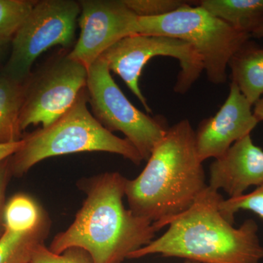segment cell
I'll return each mask as SVG.
<instances>
[{
  "mask_svg": "<svg viewBox=\"0 0 263 263\" xmlns=\"http://www.w3.org/2000/svg\"><path fill=\"white\" fill-rule=\"evenodd\" d=\"M147 161L138 177L127 180L125 197L132 212L157 232L188 210L209 186L190 121L169 127Z\"/></svg>",
  "mask_w": 263,
  "mask_h": 263,
  "instance_id": "7a4b0ae2",
  "label": "cell"
},
{
  "mask_svg": "<svg viewBox=\"0 0 263 263\" xmlns=\"http://www.w3.org/2000/svg\"><path fill=\"white\" fill-rule=\"evenodd\" d=\"M127 180L118 172L81 180L84 203L72 224L55 235L48 249L60 254L79 248L93 263H122L155 239L153 224L124 206Z\"/></svg>",
  "mask_w": 263,
  "mask_h": 263,
  "instance_id": "6da1fadb",
  "label": "cell"
},
{
  "mask_svg": "<svg viewBox=\"0 0 263 263\" xmlns=\"http://www.w3.org/2000/svg\"><path fill=\"white\" fill-rule=\"evenodd\" d=\"M37 1L0 0V41H10Z\"/></svg>",
  "mask_w": 263,
  "mask_h": 263,
  "instance_id": "ac0fdd59",
  "label": "cell"
},
{
  "mask_svg": "<svg viewBox=\"0 0 263 263\" xmlns=\"http://www.w3.org/2000/svg\"><path fill=\"white\" fill-rule=\"evenodd\" d=\"M251 37L263 38V24L251 34Z\"/></svg>",
  "mask_w": 263,
  "mask_h": 263,
  "instance_id": "484cf974",
  "label": "cell"
},
{
  "mask_svg": "<svg viewBox=\"0 0 263 263\" xmlns=\"http://www.w3.org/2000/svg\"><path fill=\"white\" fill-rule=\"evenodd\" d=\"M232 82L253 106L263 95V48L246 43L229 62Z\"/></svg>",
  "mask_w": 263,
  "mask_h": 263,
  "instance_id": "4fadbf2b",
  "label": "cell"
},
{
  "mask_svg": "<svg viewBox=\"0 0 263 263\" xmlns=\"http://www.w3.org/2000/svg\"><path fill=\"white\" fill-rule=\"evenodd\" d=\"M219 210L231 224H234L235 214L240 210L250 211L263 219V183L252 193L228 200L223 199L219 203Z\"/></svg>",
  "mask_w": 263,
  "mask_h": 263,
  "instance_id": "d6986e66",
  "label": "cell"
},
{
  "mask_svg": "<svg viewBox=\"0 0 263 263\" xmlns=\"http://www.w3.org/2000/svg\"><path fill=\"white\" fill-rule=\"evenodd\" d=\"M80 12L79 2L73 0L37 1L12 38L9 58L0 72L23 83L45 51L55 46H72Z\"/></svg>",
  "mask_w": 263,
  "mask_h": 263,
  "instance_id": "8992f818",
  "label": "cell"
},
{
  "mask_svg": "<svg viewBox=\"0 0 263 263\" xmlns=\"http://www.w3.org/2000/svg\"><path fill=\"white\" fill-rule=\"evenodd\" d=\"M252 107L231 82L229 95L219 111L202 120L195 131L197 155L202 162L222 157L235 142L251 135L259 123Z\"/></svg>",
  "mask_w": 263,
  "mask_h": 263,
  "instance_id": "8fae6325",
  "label": "cell"
},
{
  "mask_svg": "<svg viewBox=\"0 0 263 263\" xmlns=\"http://www.w3.org/2000/svg\"><path fill=\"white\" fill-rule=\"evenodd\" d=\"M25 81L12 80L0 72V144L21 141L20 115Z\"/></svg>",
  "mask_w": 263,
  "mask_h": 263,
  "instance_id": "9a60e30c",
  "label": "cell"
},
{
  "mask_svg": "<svg viewBox=\"0 0 263 263\" xmlns=\"http://www.w3.org/2000/svg\"><path fill=\"white\" fill-rule=\"evenodd\" d=\"M10 157L0 162V221L4 212V196L8 175L10 169Z\"/></svg>",
  "mask_w": 263,
  "mask_h": 263,
  "instance_id": "7402d4cb",
  "label": "cell"
},
{
  "mask_svg": "<svg viewBox=\"0 0 263 263\" xmlns=\"http://www.w3.org/2000/svg\"><path fill=\"white\" fill-rule=\"evenodd\" d=\"M30 263H93L87 252L79 248L67 249L62 254L52 252L44 243L38 246Z\"/></svg>",
  "mask_w": 263,
  "mask_h": 263,
  "instance_id": "44dd1931",
  "label": "cell"
},
{
  "mask_svg": "<svg viewBox=\"0 0 263 263\" xmlns=\"http://www.w3.org/2000/svg\"><path fill=\"white\" fill-rule=\"evenodd\" d=\"M87 102L85 89L56 122L22 138L23 145L10 157V170L24 175L46 159L80 152H108L141 164L143 159L138 150L126 138L105 129L88 109Z\"/></svg>",
  "mask_w": 263,
  "mask_h": 263,
  "instance_id": "277c9868",
  "label": "cell"
},
{
  "mask_svg": "<svg viewBox=\"0 0 263 263\" xmlns=\"http://www.w3.org/2000/svg\"><path fill=\"white\" fill-rule=\"evenodd\" d=\"M88 70L69 53L57 55L25 81L20 129L47 127L70 110L86 87Z\"/></svg>",
  "mask_w": 263,
  "mask_h": 263,
  "instance_id": "9c48e42d",
  "label": "cell"
},
{
  "mask_svg": "<svg viewBox=\"0 0 263 263\" xmlns=\"http://www.w3.org/2000/svg\"><path fill=\"white\" fill-rule=\"evenodd\" d=\"M22 145H23L22 139L19 141L13 142V143L0 144V162L14 155L15 152L20 149Z\"/></svg>",
  "mask_w": 263,
  "mask_h": 263,
  "instance_id": "603a6c76",
  "label": "cell"
},
{
  "mask_svg": "<svg viewBox=\"0 0 263 263\" xmlns=\"http://www.w3.org/2000/svg\"><path fill=\"white\" fill-rule=\"evenodd\" d=\"M86 89L95 119L108 131L123 133L143 160H148L169 128L165 122L135 107L116 84L108 65L101 59L88 68Z\"/></svg>",
  "mask_w": 263,
  "mask_h": 263,
  "instance_id": "ba28073f",
  "label": "cell"
},
{
  "mask_svg": "<svg viewBox=\"0 0 263 263\" xmlns=\"http://www.w3.org/2000/svg\"><path fill=\"white\" fill-rule=\"evenodd\" d=\"M253 114L258 122L263 121V95L253 105Z\"/></svg>",
  "mask_w": 263,
  "mask_h": 263,
  "instance_id": "cb8c5ba5",
  "label": "cell"
},
{
  "mask_svg": "<svg viewBox=\"0 0 263 263\" xmlns=\"http://www.w3.org/2000/svg\"><path fill=\"white\" fill-rule=\"evenodd\" d=\"M196 3L216 18L250 35L263 24V0H201Z\"/></svg>",
  "mask_w": 263,
  "mask_h": 263,
  "instance_id": "5bb4252c",
  "label": "cell"
},
{
  "mask_svg": "<svg viewBox=\"0 0 263 263\" xmlns=\"http://www.w3.org/2000/svg\"><path fill=\"white\" fill-rule=\"evenodd\" d=\"M51 228L47 214L37 228L27 233L5 230L0 236V263H30L38 246L43 245Z\"/></svg>",
  "mask_w": 263,
  "mask_h": 263,
  "instance_id": "2e32d148",
  "label": "cell"
},
{
  "mask_svg": "<svg viewBox=\"0 0 263 263\" xmlns=\"http://www.w3.org/2000/svg\"><path fill=\"white\" fill-rule=\"evenodd\" d=\"M10 44V41H0V64L3 60L5 52L8 49V46ZM1 71V70H0Z\"/></svg>",
  "mask_w": 263,
  "mask_h": 263,
  "instance_id": "d4e9b609",
  "label": "cell"
},
{
  "mask_svg": "<svg viewBox=\"0 0 263 263\" xmlns=\"http://www.w3.org/2000/svg\"><path fill=\"white\" fill-rule=\"evenodd\" d=\"M46 214L32 197L15 195L5 205L3 219L5 229L15 233H27L37 228Z\"/></svg>",
  "mask_w": 263,
  "mask_h": 263,
  "instance_id": "e0dca14e",
  "label": "cell"
},
{
  "mask_svg": "<svg viewBox=\"0 0 263 263\" xmlns=\"http://www.w3.org/2000/svg\"><path fill=\"white\" fill-rule=\"evenodd\" d=\"M79 4L81 32L69 57L88 70L110 46L137 34L138 16L124 0H82Z\"/></svg>",
  "mask_w": 263,
  "mask_h": 263,
  "instance_id": "30bf717a",
  "label": "cell"
},
{
  "mask_svg": "<svg viewBox=\"0 0 263 263\" xmlns=\"http://www.w3.org/2000/svg\"><path fill=\"white\" fill-rule=\"evenodd\" d=\"M137 34L167 36L188 43L201 59L208 79L216 85L226 82L230 60L251 37L195 3L162 16L138 17Z\"/></svg>",
  "mask_w": 263,
  "mask_h": 263,
  "instance_id": "5b68a950",
  "label": "cell"
},
{
  "mask_svg": "<svg viewBox=\"0 0 263 263\" xmlns=\"http://www.w3.org/2000/svg\"><path fill=\"white\" fill-rule=\"evenodd\" d=\"M223 199L208 186L188 210L170 222L162 236L128 259L160 254L199 263H261L263 246L257 222L247 219L234 228L219 210Z\"/></svg>",
  "mask_w": 263,
  "mask_h": 263,
  "instance_id": "3957f363",
  "label": "cell"
},
{
  "mask_svg": "<svg viewBox=\"0 0 263 263\" xmlns=\"http://www.w3.org/2000/svg\"><path fill=\"white\" fill-rule=\"evenodd\" d=\"M183 263H199V262H195V261L186 260Z\"/></svg>",
  "mask_w": 263,
  "mask_h": 263,
  "instance_id": "4316f807",
  "label": "cell"
},
{
  "mask_svg": "<svg viewBox=\"0 0 263 263\" xmlns=\"http://www.w3.org/2000/svg\"><path fill=\"white\" fill-rule=\"evenodd\" d=\"M263 183V151L251 135L235 142L209 168V187L223 190L229 198L245 195L250 186Z\"/></svg>",
  "mask_w": 263,
  "mask_h": 263,
  "instance_id": "7c38bea8",
  "label": "cell"
},
{
  "mask_svg": "<svg viewBox=\"0 0 263 263\" xmlns=\"http://www.w3.org/2000/svg\"><path fill=\"white\" fill-rule=\"evenodd\" d=\"M156 57H172L179 61L181 70L174 91L179 94L187 92L203 71L201 59L191 45L167 36H127L110 46L99 58L106 62L110 72L124 81L148 114H152V110L142 93L139 80L143 67Z\"/></svg>",
  "mask_w": 263,
  "mask_h": 263,
  "instance_id": "52a82bcc",
  "label": "cell"
},
{
  "mask_svg": "<svg viewBox=\"0 0 263 263\" xmlns=\"http://www.w3.org/2000/svg\"><path fill=\"white\" fill-rule=\"evenodd\" d=\"M124 4L138 17H159L168 14L195 2L183 0H124Z\"/></svg>",
  "mask_w": 263,
  "mask_h": 263,
  "instance_id": "ffe728a7",
  "label": "cell"
}]
</instances>
